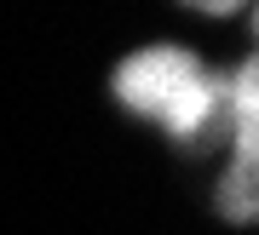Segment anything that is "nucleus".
Listing matches in <instances>:
<instances>
[{
    "instance_id": "1",
    "label": "nucleus",
    "mask_w": 259,
    "mask_h": 235,
    "mask_svg": "<svg viewBox=\"0 0 259 235\" xmlns=\"http://www.w3.org/2000/svg\"><path fill=\"white\" fill-rule=\"evenodd\" d=\"M115 92L121 103L167 121L173 132H202L219 109V86L196 69L190 52H173V46H150V52L127 57L115 69Z\"/></svg>"
},
{
    "instance_id": "2",
    "label": "nucleus",
    "mask_w": 259,
    "mask_h": 235,
    "mask_svg": "<svg viewBox=\"0 0 259 235\" xmlns=\"http://www.w3.org/2000/svg\"><path fill=\"white\" fill-rule=\"evenodd\" d=\"M219 207L231 212L236 224L253 218V161H231V178L219 184Z\"/></svg>"
},
{
    "instance_id": "3",
    "label": "nucleus",
    "mask_w": 259,
    "mask_h": 235,
    "mask_svg": "<svg viewBox=\"0 0 259 235\" xmlns=\"http://www.w3.org/2000/svg\"><path fill=\"white\" fill-rule=\"evenodd\" d=\"M190 6H207V12H231V6H242V0H190Z\"/></svg>"
}]
</instances>
